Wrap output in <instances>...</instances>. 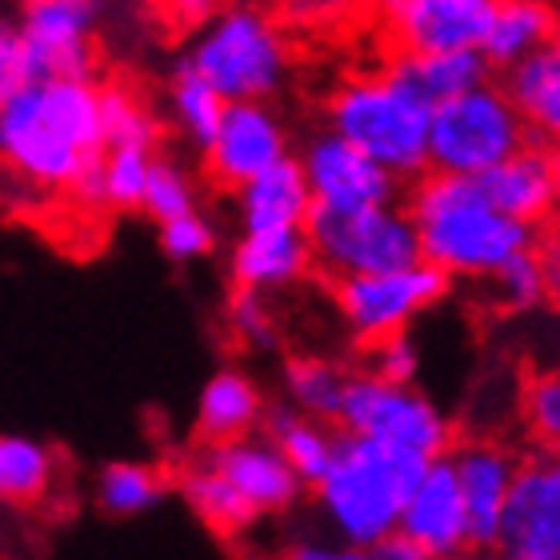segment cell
<instances>
[{"mask_svg":"<svg viewBox=\"0 0 560 560\" xmlns=\"http://www.w3.org/2000/svg\"><path fill=\"white\" fill-rule=\"evenodd\" d=\"M101 152V84L93 77H48L0 101V164L21 185L69 192Z\"/></svg>","mask_w":560,"mask_h":560,"instance_id":"6da1fadb","label":"cell"},{"mask_svg":"<svg viewBox=\"0 0 560 560\" xmlns=\"http://www.w3.org/2000/svg\"><path fill=\"white\" fill-rule=\"evenodd\" d=\"M412 229H417L420 260L441 269L448 280H489L504 260L540 241V229L521 224L492 209L472 176L420 173L409 192Z\"/></svg>","mask_w":560,"mask_h":560,"instance_id":"7a4b0ae2","label":"cell"},{"mask_svg":"<svg viewBox=\"0 0 560 560\" xmlns=\"http://www.w3.org/2000/svg\"><path fill=\"white\" fill-rule=\"evenodd\" d=\"M424 465H429L424 456L340 432L325 477L313 485L320 516L332 528V537L373 549L376 540L397 533L400 504L424 472Z\"/></svg>","mask_w":560,"mask_h":560,"instance_id":"3957f363","label":"cell"},{"mask_svg":"<svg viewBox=\"0 0 560 560\" xmlns=\"http://www.w3.org/2000/svg\"><path fill=\"white\" fill-rule=\"evenodd\" d=\"M429 117L432 101L397 60L381 72L349 77L328 96V129L373 156L397 180L429 173Z\"/></svg>","mask_w":560,"mask_h":560,"instance_id":"277c9868","label":"cell"},{"mask_svg":"<svg viewBox=\"0 0 560 560\" xmlns=\"http://www.w3.org/2000/svg\"><path fill=\"white\" fill-rule=\"evenodd\" d=\"M212 84L221 101H269L289 77V40L272 16L248 4L221 9L197 28V40L180 60Z\"/></svg>","mask_w":560,"mask_h":560,"instance_id":"5b68a950","label":"cell"},{"mask_svg":"<svg viewBox=\"0 0 560 560\" xmlns=\"http://www.w3.org/2000/svg\"><path fill=\"white\" fill-rule=\"evenodd\" d=\"M304 236L313 248V265H320L332 280L405 269L420 260L417 229L400 200L364 209L313 205L304 217Z\"/></svg>","mask_w":560,"mask_h":560,"instance_id":"8992f818","label":"cell"},{"mask_svg":"<svg viewBox=\"0 0 560 560\" xmlns=\"http://www.w3.org/2000/svg\"><path fill=\"white\" fill-rule=\"evenodd\" d=\"M528 140L501 84H477L460 96L436 101L429 117V168L453 176H480Z\"/></svg>","mask_w":560,"mask_h":560,"instance_id":"52a82bcc","label":"cell"},{"mask_svg":"<svg viewBox=\"0 0 560 560\" xmlns=\"http://www.w3.org/2000/svg\"><path fill=\"white\" fill-rule=\"evenodd\" d=\"M337 424L340 432L369 436V441L400 448V453L424 456V460L444 456L448 444H453L448 417L420 388L388 385V381H376L369 373L349 376Z\"/></svg>","mask_w":560,"mask_h":560,"instance_id":"ba28073f","label":"cell"},{"mask_svg":"<svg viewBox=\"0 0 560 560\" xmlns=\"http://www.w3.org/2000/svg\"><path fill=\"white\" fill-rule=\"evenodd\" d=\"M448 289H453V280L441 269H432L429 260H417L405 269L337 277L332 296H337V313L352 337L373 345L393 332H409L412 320L429 313L436 301H444Z\"/></svg>","mask_w":560,"mask_h":560,"instance_id":"9c48e42d","label":"cell"},{"mask_svg":"<svg viewBox=\"0 0 560 560\" xmlns=\"http://www.w3.org/2000/svg\"><path fill=\"white\" fill-rule=\"evenodd\" d=\"M497 560H560V465L557 456L516 460L492 540Z\"/></svg>","mask_w":560,"mask_h":560,"instance_id":"30bf717a","label":"cell"},{"mask_svg":"<svg viewBox=\"0 0 560 560\" xmlns=\"http://www.w3.org/2000/svg\"><path fill=\"white\" fill-rule=\"evenodd\" d=\"M296 164H301L313 205H325V209H364V205L400 200L397 176L381 168L373 156H364L361 149H352L332 129L308 137Z\"/></svg>","mask_w":560,"mask_h":560,"instance_id":"8fae6325","label":"cell"},{"mask_svg":"<svg viewBox=\"0 0 560 560\" xmlns=\"http://www.w3.org/2000/svg\"><path fill=\"white\" fill-rule=\"evenodd\" d=\"M200 152L212 180L236 192L280 156H289V129L269 101H229L221 125Z\"/></svg>","mask_w":560,"mask_h":560,"instance_id":"7c38bea8","label":"cell"},{"mask_svg":"<svg viewBox=\"0 0 560 560\" xmlns=\"http://www.w3.org/2000/svg\"><path fill=\"white\" fill-rule=\"evenodd\" d=\"M21 40L33 81L48 77H93L96 65V12L81 0H24Z\"/></svg>","mask_w":560,"mask_h":560,"instance_id":"4fadbf2b","label":"cell"},{"mask_svg":"<svg viewBox=\"0 0 560 560\" xmlns=\"http://www.w3.org/2000/svg\"><path fill=\"white\" fill-rule=\"evenodd\" d=\"M497 0H373L376 16L405 57L477 48Z\"/></svg>","mask_w":560,"mask_h":560,"instance_id":"5bb4252c","label":"cell"},{"mask_svg":"<svg viewBox=\"0 0 560 560\" xmlns=\"http://www.w3.org/2000/svg\"><path fill=\"white\" fill-rule=\"evenodd\" d=\"M200 460L209 468H217L260 516L289 513L304 492L301 477L289 468V460L280 456L277 444L269 436H257V432H245L236 441L205 444Z\"/></svg>","mask_w":560,"mask_h":560,"instance_id":"9a60e30c","label":"cell"},{"mask_svg":"<svg viewBox=\"0 0 560 560\" xmlns=\"http://www.w3.org/2000/svg\"><path fill=\"white\" fill-rule=\"evenodd\" d=\"M480 192L492 200V209H501L504 217H513L521 224H549L552 209L560 197V161L552 140H533L528 137L513 156H504L501 164H492L489 173L472 176Z\"/></svg>","mask_w":560,"mask_h":560,"instance_id":"2e32d148","label":"cell"},{"mask_svg":"<svg viewBox=\"0 0 560 560\" xmlns=\"http://www.w3.org/2000/svg\"><path fill=\"white\" fill-rule=\"evenodd\" d=\"M448 465H453L460 509H465L468 549L492 552L504 497L516 472V456L497 441H468L456 453H448Z\"/></svg>","mask_w":560,"mask_h":560,"instance_id":"e0dca14e","label":"cell"},{"mask_svg":"<svg viewBox=\"0 0 560 560\" xmlns=\"http://www.w3.org/2000/svg\"><path fill=\"white\" fill-rule=\"evenodd\" d=\"M397 533L417 540L432 560H444L453 557V552L468 549L465 509H460V492H456L448 453L424 465V472H420L417 485L405 497V504H400Z\"/></svg>","mask_w":560,"mask_h":560,"instance_id":"ac0fdd59","label":"cell"},{"mask_svg":"<svg viewBox=\"0 0 560 560\" xmlns=\"http://www.w3.org/2000/svg\"><path fill=\"white\" fill-rule=\"evenodd\" d=\"M313 269V248L301 229H257V233H241L229 272H233L236 289L248 292H284L301 284Z\"/></svg>","mask_w":560,"mask_h":560,"instance_id":"d6986e66","label":"cell"},{"mask_svg":"<svg viewBox=\"0 0 560 560\" xmlns=\"http://www.w3.org/2000/svg\"><path fill=\"white\" fill-rule=\"evenodd\" d=\"M236 209H241V233H257V229H301L313 197L304 185V173L296 156H280L265 173L236 188Z\"/></svg>","mask_w":560,"mask_h":560,"instance_id":"ffe728a7","label":"cell"},{"mask_svg":"<svg viewBox=\"0 0 560 560\" xmlns=\"http://www.w3.org/2000/svg\"><path fill=\"white\" fill-rule=\"evenodd\" d=\"M501 81V93L525 120L533 140H557L560 132V45L537 48L528 57L513 60Z\"/></svg>","mask_w":560,"mask_h":560,"instance_id":"44dd1931","label":"cell"},{"mask_svg":"<svg viewBox=\"0 0 560 560\" xmlns=\"http://www.w3.org/2000/svg\"><path fill=\"white\" fill-rule=\"evenodd\" d=\"M260 417H265V397L257 381L241 369H217L200 388L192 429L205 444H221L257 432Z\"/></svg>","mask_w":560,"mask_h":560,"instance_id":"7402d4cb","label":"cell"},{"mask_svg":"<svg viewBox=\"0 0 560 560\" xmlns=\"http://www.w3.org/2000/svg\"><path fill=\"white\" fill-rule=\"evenodd\" d=\"M552 40H557L552 0H497L477 48L480 57L489 60V69H509L513 60L528 57Z\"/></svg>","mask_w":560,"mask_h":560,"instance_id":"603a6c76","label":"cell"},{"mask_svg":"<svg viewBox=\"0 0 560 560\" xmlns=\"http://www.w3.org/2000/svg\"><path fill=\"white\" fill-rule=\"evenodd\" d=\"M260 420H265V436L277 444L280 456L289 460V468L301 477L304 489H313L316 480L325 477L340 432L328 429L325 420H313V417H304V412L289 409V405L265 412Z\"/></svg>","mask_w":560,"mask_h":560,"instance_id":"cb8c5ba5","label":"cell"},{"mask_svg":"<svg viewBox=\"0 0 560 560\" xmlns=\"http://www.w3.org/2000/svg\"><path fill=\"white\" fill-rule=\"evenodd\" d=\"M180 497H185L188 509H192L212 533H221V537H241V533H248V528L260 521L257 509H253L217 468L205 465V460H192V465L185 468Z\"/></svg>","mask_w":560,"mask_h":560,"instance_id":"d4e9b609","label":"cell"},{"mask_svg":"<svg viewBox=\"0 0 560 560\" xmlns=\"http://www.w3.org/2000/svg\"><path fill=\"white\" fill-rule=\"evenodd\" d=\"M57 456L45 441L0 432V504H36L52 492Z\"/></svg>","mask_w":560,"mask_h":560,"instance_id":"484cf974","label":"cell"},{"mask_svg":"<svg viewBox=\"0 0 560 560\" xmlns=\"http://www.w3.org/2000/svg\"><path fill=\"white\" fill-rule=\"evenodd\" d=\"M397 65L409 72V81L429 96L432 105L492 81V69L489 60L480 57V48H444V52H420V57L400 52Z\"/></svg>","mask_w":560,"mask_h":560,"instance_id":"4316f807","label":"cell"},{"mask_svg":"<svg viewBox=\"0 0 560 560\" xmlns=\"http://www.w3.org/2000/svg\"><path fill=\"white\" fill-rule=\"evenodd\" d=\"M557 269V241H537L533 248H521L516 257H509L501 269L492 272V289L513 313H528V308H540V304L557 296L560 284Z\"/></svg>","mask_w":560,"mask_h":560,"instance_id":"83f0119b","label":"cell"},{"mask_svg":"<svg viewBox=\"0 0 560 560\" xmlns=\"http://www.w3.org/2000/svg\"><path fill=\"white\" fill-rule=\"evenodd\" d=\"M349 376L352 373H345L328 357H292L284 364V397H289V409L332 424L340 412V400H345Z\"/></svg>","mask_w":560,"mask_h":560,"instance_id":"f1b7e54d","label":"cell"},{"mask_svg":"<svg viewBox=\"0 0 560 560\" xmlns=\"http://www.w3.org/2000/svg\"><path fill=\"white\" fill-rule=\"evenodd\" d=\"M168 480L161 468L144 465V460H113L96 472V504L108 516H140L152 513L164 501Z\"/></svg>","mask_w":560,"mask_h":560,"instance_id":"f546056e","label":"cell"},{"mask_svg":"<svg viewBox=\"0 0 560 560\" xmlns=\"http://www.w3.org/2000/svg\"><path fill=\"white\" fill-rule=\"evenodd\" d=\"M229 101H221V93L205 84L197 72L180 65L173 72V84H168V108H173V125L180 129V137L192 144V149H205L221 125V113Z\"/></svg>","mask_w":560,"mask_h":560,"instance_id":"4dcf8cb0","label":"cell"},{"mask_svg":"<svg viewBox=\"0 0 560 560\" xmlns=\"http://www.w3.org/2000/svg\"><path fill=\"white\" fill-rule=\"evenodd\" d=\"M101 137L105 149L113 144H137V149H156L161 140V120L125 84H101Z\"/></svg>","mask_w":560,"mask_h":560,"instance_id":"1f68e13d","label":"cell"},{"mask_svg":"<svg viewBox=\"0 0 560 560\" xmlns=\"http://www.w3.org/2000/svg\"><path fill=\"white\" fill-rule=\"evenodd\" d=\"M156 156V149H137V144H113L101 152L96 173H101V209L129 212L140 209V192L149 180V164Z\"/></svg>","mask_w":560,"mask_h":560,"instance_id":"d6a6232c","label":"cell"},{"mask_svg":"<svg viewBox=\"0 0 560 560\" xmlns=\"http://www.w3.org/2000/svg\"><path fill=\"white\" fill-rule=\"evenodd\" d=\"M140 209L149 212L156 224L173 221L180 212H192L197 209V180L173 156H152L149 180H144V192H140Z\"/></svg>","mask_w":560,"mask_h":560,"instance_id":"836d02e7","label":"cell"},{"mask_svg":"<svg viewBox=\"0 0 560 560\" xmlns=\"http://www.w3.org/2000/svg\"><path fill=\"white\" fill-rule=\"evenodd\" d=\"M156 229H161V253L176 265H192V260H205L217 253V224L200 209L161 221Z\"/></svg>","mask_w":560,"mask_h":560,"instance_id":"e575fe53","label":"cell"},{"mask_svg":"<svg viewBox=\"0 0 560 560\" xmlns=\"http://www.w3.org/2000/svg\"><path fill=\"white\" fill-rule=\"evenodd\" d=\"M229 332H233L245 349H272L277 345V320L269 313V296L265 292L233 289L229 296Z\"/></svg>","mask_w":560,"mask_h":560,"instance_id":"d590c367","label":"cell"},{"mask_svg":"<svg viewBox=\"0 0 560 560\" xmlns=\"http://www.w3.org/2000/svg\"><path fill=\"white\" fill-rule=\"evenodd\" d=\"M420 373V349L409 332H393L385 340H373L369 352V376L388 381V385H412Z\"/></svg>","mask_w":560,"mask_h":560,"instance_id":"8d00e7d4","label":"cell"},{"mask_svg":"<svg viewBox=\"0 0 560 560\" xmlns=\"http://www.w3.org/2000/svg\"><path fill=\"white\" fill-rule=\"evenodd\" d=\"M525 417L545 444L560 441V381L557 373H540L525 393Z\"/></svg>","mask_w":560,"mask_h":560,"instance_id":"74e56055","label":"cell"},{"mask_svg":"<svg viewBox=\"0 0 560 560\" xmlns=\"http://www.w3.org/2000/svg\"><path fill=\"white\" fill-rule=\"evenodd\" d=\"M24 84H33V69H28L21 28H16V21L0 16V101L21 93Z\"/></svg>","mask_w":560,"mask_h":560,"instance_id":"f35d334b","label":"cell"},{"mask_svg":"<svg viewBox=\"0 0 560 560\" xmlns=\"http://www.w3.org/2000/svg\"><path fill=\"white\" fill-rule=\"evenodd\" d=\"M284 560H373V552L345 540H296Z\"/></svg>","mask_w":560,"mask_h":560,"instance_id":"ab89813d","label":"cell"},{"mask_svg":"<svg viewBox=\"0 0 560 560\" xmlns=\"http://www.w3.org/2000/svg\"><path fill=\"white\" fill-rule=\"evenodd\" d=\"M161 4L180 28H200L224 9V0H161Z\"/></svg>","mask_w":560,"mask_h":560,"instance_id":"60d3db41","label":"cell"},{"mask_svg":"<svg viewBox=\"0 0 560 560\" xmlns=\"http://www.w3.org/2000/svg\"><path fill=\"white\" fill-rule=\"evenodd\" d=\"M369 552H373V560H432L429 552L420 549L417 540L400 537V533H388V537L376 540V545Z\"/></svg>","mask_w":560,"mask_h":560,"instance_id":"b9f144b4","label":"cell"},{"mask_svg":"<svg viewBox=\"0 0 560 560\" xmlns=\"http://www.w3.org/2000/svg\"><path fill=\"white\" fill-rule=\"evenodd\" d=\"M444 560H497L492 552H480V549H460L453 552V557H444Z\"/></svg>","mask_w":560,"mask_h":560,"instance_id":"7bdbcfd3","label":"cell"},{"mask_svg":"<svg viewBox=\"0 0 560 560\" xmlns=\"http://www.w3.org/2000/svg\"><path fill=\"white\" fill-rule=\"evenodd\" d=\"M81 4H89V9H93V12H101V9H105V4H108V0H81Z\"/></svg>","mask_w":560,"mask_h":560,"instance_id":"ee69618b","label":"cell"}]
</instances>
